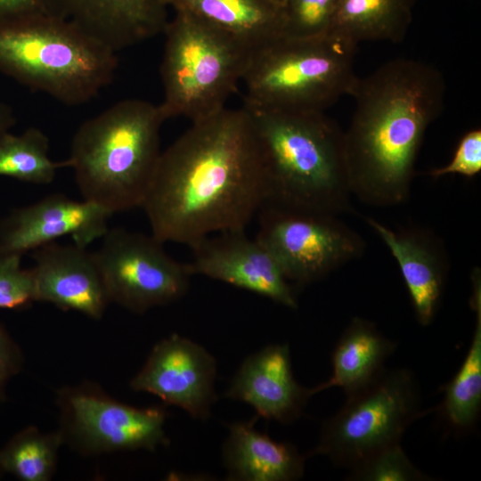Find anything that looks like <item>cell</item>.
<instances>
[{
    "instance_id": "1",
    "label": "cell",
    "mask_w": 481,
    "mask_h": 481,
    "mask_svg": "<svg viewBox=\"0 0 481 481\" xmlns=\"http://www.w3.org/2000/svg\"><path fill=\"white\" fill-rule=\"evenodd\" d=\"M265 202L261 151L243 106L192 122L161 151L142 208L153 236L191 247L244 231Z\"/></svg>"
},
{
    "instance_id": "2",
    "label": "cell",
    "mask_w": 481,
    "mask_h": 481,
    "mask_svg": "<svg viewBox=\"0 0 481 481\" xmlns=\"http://www.w3.org/2000/svg\"><path fill=\"white\" fill-rule=\"evenodd\" d=\"M443 74L427 62L399 58L358 77L355 111L344 132L352 195L395 206L409 197L425 133L443 112Z\"/></svg>"
},
{
    "instance_id": "3",
    "label": "cell",
    "mask_w": 481,
    "mask_h": 481,
    "mask_svg": "<svg viewBox=\"0 0 481 481\" xmlns=\"http://www.w3.org/2000/svg\"><path fill=\"white\" fill-rule=\"evenodd\" d=\"M248 110L263 159L264 205L336 216L351 210L344 132L333 120L322 111Z\"/></svg>"
},
{
    "instance_id": "4",
    "label": "cell",
    "mask_w": 481,
    "mask_h": 481,
    "mask_svg": "<svg viewBox=\"0 0 481 481\" xmlns=\"http://www.w3.org/2000/svg\"><path fill=\"white\" fill-rule=\"evenodd\" d=\"M159 104L126 99L84 121L67 159L83 200L111 215L142 207L160 156Z\"/></svg>"
},
{
    "instance_id": "5",
    "label": "cell",
    "mask_w": 481,
    "mask_h": 481,
    "mask_svg": "<svg viewBox=\"0 0 481 481\" xmlns=\"http://www.w3.org/2000/svg\"><path fill=\"white\" fill-rule=\"evenodd\" d=\"M118 63L112 49L43 12L0 21V72L65 105L96 97Z\"/></svg>"
},
{
    "instance_id": "6",
    "label": "cell",
    "mask_w": 481,
    "mask_h": 481,
    "mask_svg": "<svg viewBox=\"0 0 481 481\" xmlns=\"http://www.w3.org/2000/svg\"><path fill=\"white\" fill-rule=\"evenodd\" d=\"M355 45L328 32L313 38L280 37L253 51L241 81L251 110L322 111L350 95L358 77Z\"/></svg>"
},
{
    "instance_id": "7",
    "label": "cell",
    "mask_w": 481,
    "mask_h": 481,
    "mask_svg": "<svg viewBox=\"0 0 481 481\" xmlns=\"http://www.w3.org/2000/svg\"><path fill=\"white\" fill-rule=\"evenodd\" d=\"M160 64L167 119L196 122L224 108L241 81L252 51L230 35L199 19L175 12L163 33Z\"/></svg>"
},
{
    "instance_id": "8",
    "label": "cell",
    "mask_w": 481,
    "mask_h": 481,
    "mask_svg": "<svg viewBox=\"0 0 481 481\" xmlns=\"http://www.w3.org/2000/svg\"><path fill=\"white\" fill-rule=\"evenodd\" d=\"M429 412L421 409L411 370L384 369L368 386L346 395L341 409L323 423L319 442L308 456H326L350 469L376 452L400 443L406 428Z\"/></svg>"
},
{
    "instance_id": "9",
    "label": "cell",
    "mask_w": 481,
    "mask_h": 481,
    "mask_svg": "<svg viewBox=\"0 0 481 481\" xmlns=\"http://www.w3.org/2000/svg\"><path fill=\"white\" fill-rule=\"evenodd\" d=\"M256 239L286 279L299 285L319 281L363 254V238L331 214L264 205Z\"/></svg>"
},
{
    "instance_id": "10",
    "label": "cell",
    "mask_w": 481,
    "mask_h": 481,
    "mask_svg": "<svg viewBox=\"0 0 481 481\" xmlns=\"http://www.w3.org/2000/svg\"><path fill=\"white\" fill-rule=\"evenodd\" d=\"M94 253L110 302L138 314L183 298L192 273L153 236L109 229Z\"/></svg>"
},
{
    "instance_id": "11",
    "label": "cell",
    "mask_w": 481,
    "mask_h": 481,
    "mask_svg": "<svg viewBox=\"0 0 481 481\" xmlns=\"http://www.w3.org/2000/svg\"><path fill=\"white\" fill-rule=\"evenodd\" d=\"M59 402L63 442L83 452L154 451L168 443L163 408L134 407L89 387L67 388Z\"/></svg>"
},
{
    "instance_id": "12",
    "label": "cell",
    "mask_w": 481,
    "mask_h": 481,
    "mask_svg": "<svg viewBox=\"0 0 481 481\" xmlns=\"http://www.w3.org/2000/svg\"><path fill=\"white\" fill-rule=\"evenodd\" d=\"M216 362L206 348L173 334L154 346L130 387L180 407L193 419L205 420L216 400Z\"/></svg>"
},
{
    "instance_id": "13",
    "label": "cell",
    "mask_w": 481,
    "mask_h": 481,
    "mask_svg": "<svg viewBox=\"0 0 481 481\" xmlns=\"http://www.w3.org/2000/svg\"><path fill=\"white\" fill-rule=\"evenodd\" d=\"M187 264L199 274L250 291L286 307H298L295 292L267 249L244 231L207 236L191 247Z\"/></svg>"
},
{
    "instance_id": "14",
    "label": "cell",
    "mask_w": 481,
    "mask_h": 481,
    "mask_svg": "<svg viewBox=\"0 0 481 481\" xmlns=\"http://www.w3.org/2000/svg\"><path fill=\"white\" fill-rule=\"evenodd\" d=\"M111 214L86 200L55 193L12 211L0 223V257L20 256L63 236L86 248L109 230Z\"/></svg>"
},
{
    "instance_id": "15",
    "label": "cell",
    "mask_w": 481,
    "mask_h": 481,
    "mask_svg": "<svg viewBox=\"0 0 481 481\" xmlns=\"http://www.w3.org/2000/svg\"><path fill=\"white\" fill-rule=\"evenodd\" d=\"M43 12L68 20L114 52L163 34L165 0H39Z\"/></svg>"
},
{
    "instance_id": "16",
    "label": "cell",
    "mask_w": 481,
    "mask_h": 481,
    "mask_svg": "<svg viewBox=\"0 0 481 481\" xmlns=\"http://www.w3.org/2000/svg\"><path fill=\"white\" fill-rule=\"evenodd\" d=\"M35 301L100 319L110 303L94 253L56 241L34 250Z\"/></svg>"
},
{
    "instance_id": "17",
    "label": "cell",
    "mask_w": 481,
    "mask_h": 481,
    "mask_svg": "<svg viewBox=\"0 0 481 481\" xmlns=\"http://www.w3.org/2000/svg\"><path fill=\"white\" fill-rule=\"evenodd\" d=\"M224 396L248 404L257 417L288 424L312 395L295 379L289 345L272 344L242 362Z\"/></svg>"
},
{
    "instance_id": "18",
    "label": "cell",
    "mask_w": 481,
    "mask_h": 481,
    "mask_svg": "<svg viewBox=\"0 0 481 481\" xmlns=\"http://www.w3.org/2000/svg\"><path fill=\"white\" fill-rule=\"evenodd\" d=\"M366 222L398 264L419 323L429 325L439 306L449 269L441 242L421 229L395 231L371 217Z\"/></svg>"
},
{
    "instance_id": "19",
    "label": "cell",
    "mask_w": 481,
    "mask_h": 481,
    "mask_svg": "<svg viewBox=\"0 0 481 481\" xmlns=\"http://www.w3.org/2000/svg\"><path fill=\"white\" fill-rule=\"evenodd\" d=\"M257 416L229 426L223 447L227 479L293 481L304 476L305 459L289 442H279L254 427Z\"/></svg>"
},
{
    "instance_id": "20",
    "label": "cell",
    "mask_w": 481,
    "mask_h": 481,
    "mask_svg": "<svg viewBox=\"0 0 481 481\" xmlns=\"http://www.w3.org/2000/svg\"><path fill=\"white\" fill-rule=\"evenodd\" d=\"M175 12L190 14L252 52L282 37V6L272 0H165Z\"/></svg>"
},
{
    "instance_id": "21",
    "label": "cell",
    "mask_w": 481,
    "mask_h": 481,
    "mask_svg": "<svg viewBox=\"0 0 481 481\" xmlns=\"http://www.w3.org/2000/svg\"><path fill=\"white\" fill-rule=\"evenodd\" d=\"M396 343L386 338L371 322L355 317L342 333L331 355L329 379L310 388V394L340 387L346 395L372 382L385 369Z\"/></svg>"
},
{
    "instance_id": "22",
    "label": "cell",
    "mask_w": 481,
    "mask_h": 481,
    "mask_svg": "<svg viewBox=\"0 0 481 481\" xmlns=\"http://www.w3.org/2000/svg\"><path fill=\"white\" fill-rule=\"evenodd\" d=\"M470 306L475 313V328L467 355L454 375L443 387L444 399L437 409L447 427L456 434L469 432L481 409V274H471Z\"/></svg>"
},
{
    "instance_id": "23",
    "label": "cell",
    "mask_w": 481,
    "mask_h": 481,
    "mask_svg": "<svg viewBox=\"0 0 481 481\" xmlns=\"http://www.w3.org/2000/svg\"><path fill=\"white\" fill-rule=\"evenodd\" d=\"M415 0H338L328 32L357 45L365 41H403Z\"/></svg>"
},
{
    "instance_id": "24",
    "label": "cell",
    "mask_w": 481,
    "mask_h": 481,
    "mask_svg": "<svg viewBox=\"0 0 481 481\" xmlns=\"http://www.w3.org/2000/svg\"><path fill=\"white\" fill-rule=\"evenodd\" d=\"M49 138L37 127L20 135L10 132L0 137V175L34 183L49 184L68 160L53 161L49 157Z\"/></svg>"
},
{
    "instance_id": "25",
    "label": "cell",
    "mask_w": 481,
    "mask_h": 481,
    "mask_svg": "<svg viewBox=\"0 0 481 481\" xmlns=\"http://www.w3.org/2000/svg\"><path fill=\"white\" fill-rule=\"evenodd\" d=\"M62 442L60 431L45 434L27 428L0 451V469L23 481H47L54 472Z\"/></svg>"
},
{
    "instance_id": "26",
    "label": "cell",
    "mask_w": 481,
    "mask_h": 481,
    "mask_svg": "<svg viewBox=\"0 0 481 481\" xmlns=\"http://www.w3.org/2000/svg\"><path fill=\"white\" fill-rule=\"evenodd\" d=\"M347 480L427 481L431 480L410 461L400 443L387 446L350 469Z\"/></svg>"
},
{
    "instance_id": "27",
    "label": "cell",
    "mask_w": 481,
    "mask_h": 481,
    "mask_svg": "<svg viewBox=\"0 0 481 481\" xmlns=\"http://www.w3.org/2000/svg\"><path fill=\"white\" fill-rule=\"evenodd\" d=\"M338 0H286L283 37L313 38L328 33Z\"/></svg>"
},
{
    "instance_id": "28",
    "label": "cell",
    "mask_w": 481,
    "mask_h": 481,
    "mask_svg": "<svg viewBox=\"0 0 481 481\" xmlns=\"http://www.w3.org/2000/svg\"><path fill=\"white\" fill-rule=\"evenodd\" d=\"M20 256L0 257V309L24 308L35 301L30 269H23Z\"/></svg>"
},
{
    "instance_id": "29",
    "label": "cell",
    "mask_w": 481,
    "mask_h": 481,
    "mask_svg": "<svg viewBox=\"0 0 481 481\" xmlns=\"http://www.w3.org/2000/svg\"><path fill=\"white\" fill-rule=\"evenodd\" d=\"M481 171V130L472 129L460 140L451 161L430 171V175L439 178L446 175L458 174L473 177Z\"/></svg>"
},
{
    "instance_id": "30",
    "label": "cell",
    "mask_w": 481,
    "mask_h": 481,
    "mask_svg": "<svg viewBox=\"0 0 481 481\" xmlns=\"http://www.w3.org/2000/svg\"><path fill=\"white\" fill-rule=\"evenodd\" d=\"M22 363L20 351L0 325V399L4 398L8 380L19 372Z\"/></svg>"
},
{
    "instance_id": "31",
    "label": "cell",
    "mask_w": 481,
    "mask_h": 481,
    "mask_svg": "<svg viewBox=\"0 0 481 481\" xmlns=\"http://www.w3.org/2000/svg\"><path fill=\"white\" fill-rule=\"evenodd\" d=\"M42 12L39 0H0V21Z\"/></svg>"
},
{
    "instance_id": "32",
    "label": "cell",
    "mask_w": 481,
    "mask_h": 481,
    "mask_svg": "<svg viewBox=\"0 0 481 481\" xmlns=\"http://www.w3.org/2000/svg\"><path fill=\"white\" fill-rule=\"evenodd\" d=\"M16 123V118L11 106L0 100V137L10 132Z\"/></svg>"
},
{
    "instance_id": "33",
    "label": "cell",
    "mask_w": 481,
    "mask_h": 481,
    "mask_svg": "<svg viewBox=\"0 0 481 481\" xmlns=\"http://www.w3.org/2000/svg\"><path fill=\"white\" fill-rule=\"evenodd\" d=\"M273 3L282 6L286 0H272Z\"/></svg>"
}]
</instances>
